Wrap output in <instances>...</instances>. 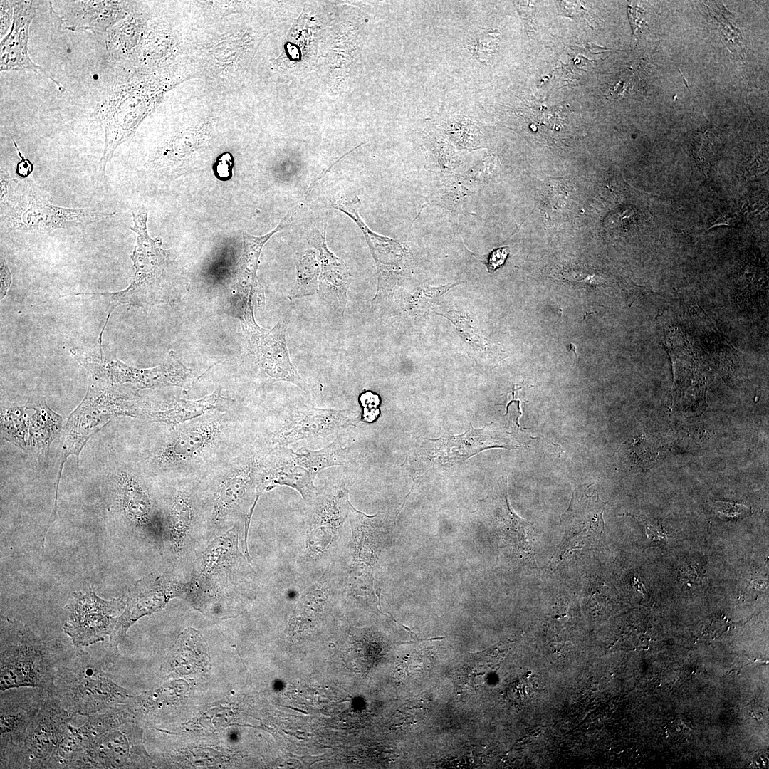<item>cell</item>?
Instances as JSON below:
<instances>
[{
  "label": "cell",
  "mask_w": 769,
  "mask_h": 769,
  "mask_svg": "<svg viewBox=\"0 0 769 769\" xmlns=\"http://www.w3.org/2000/svg\"><path fill=\"white\" fill-rule=\"evenodd\" d=\"M148 210L142 205L132 209L133 225L130 229L137 236V244L130 258L135 273L128 287L121 291L103 293L110 303V315L116 306L127 305L144 307L173 302L186 289V283L174 273L168 251L162 241L150 236L147 228Z\"/></svg>",
  "instance_id": "1"
},
{
  "label": "cell",
  "mask_w": 769,
  "mask_h": 769,
  "mask_svg": "<svg viewBox=\"0 0 769 769\" xmlns=\"http://www.w3.org/2000/svg\"><path fill=\"white\" fill-rule=\"evenodd\" d=\"M112 650L100 656L77 648L75 654L59 666L48 690L70 715L88 716L105 711L132 697L108 673L116 656Z\"/></svg>",
  "instance_id": "2"
},
{
  "label": "cell",
  "mask_w": 769,
  "mask_h": 769,
  "mask_svg": "<svg viewBox=\"0 0 769 769\" xmlns=\"http://www.w3.org/2000/svg\"><path fill=\"white\" fill-rule=\"evenodd\" d=\"M124 703L87 716L85 723L76 728L80 752L73 768H132L146 761L140 730Z\"/></svg>",
  "instance_id": "3"
},
{
  "label": "cell",
  "mask_w": 769,
  "mask_h": 769,
  "mask_svg": "<svg viewBox=\"0 0 769 769\" xmlns=\"http://www.w3.org/2000/svg\"><path fill=\"white\" fill-rule=\"evenodd\" d=\"M0 199L1 233L84 231L88 226L115 214L112 210L54 205L31 177L12 179L6 195Z\"/></svg>",
  "instance_id": "4"
},
{
  "label": "cell",
  "mask_w": 769,
  "mask_h": 769,
  "mask_svg": "<svg viewBox=\"0 0 769 769\" xmlns=\"http://www.w3.org/2000/svg\"><path fill=\"white\" fill-rule=\"evenodd\" d=\"M115 384L108 380L90 376L85 396L70 414L61 446L56 499L63 465L70 456L75 455L78 463L80 454L89 439L113 419L118 417L148 419L153 411L140 397Z\"/></svg>",
  "instance_id": "5"
},
{
  "label": "cell",
  "mask_w": 769,
  "mask_h": 769,
  "mask_svg": "<svg viewBox=\"0 0 769 769\" xmlns=\"http://www.w3.org/2000/svg\"><path fill=\"white\" fill-rule=\"evenodd\" d=\"M1 691L18 687L50 689L61 664L49 645L26 627L1 625Z\"/></svg>",
  "instance_id": "6"
},
{
  "label": "cell",
  "mask_w": 769,
  "mask_h": 769,
  "mask_svg": "<svg viewBox=\"0 0 769 769\" xmlns=\"http://www.w3.org/2000/svg\"><path fill=\"white\" fill-rule=\"evenodd\" d=\"M73 718L48 691L21 741L1 758V768H48Z\"/></svg>",
  "instance_id": "7"
},
{
  "label": "cell",
  "mask_w": 769,
  "mask_h": 769,
  "mask_svg": "<svg viewBox=\"0 0 769 769\" xmlns=\"http://www.w3.org/2000/svg\"><path fill=\"white\" fill-rule=\"evenodd\" d=\"M238 310L244 336L262 375L270 381L290 382L307 392L308 384L291 362L286 345L291 312L287 311L272 329L266 330L256 323L253 303Z\"/></svg>",
  "instance_id": "8"
},
{
  "label": "cell",
  "mask_w": 769,
  "mask_h": 769,
  "mask_svg": "<svg viewBox=\"0 0 769 769\" xmlns=\"http://www.w3.org/2000/svg\"><path fill=\"white\" fill-rule=\"evenodd\" d=\"M227 422L225 416H210L174 430L154 454L152 464L162 471H171L203 459L223 438Z\"/></svg>",
  "instance_id": "9"
},
{
  "label": "cell",
  "mask_w": 769,
  "mask_h": 769,
  "mask_svg": "<svg viewBox=\"0 0 769 769\" xmlns=\"http://www.w3.org/2000/svg\"><path fill=\"white\" fill-rule=\"evenodd\" d=\"M125 605L122 597L105 600L91 590L75 593L67 605L64 632L76 648L102 642L111 636Z\"/></svg>",
  "instance_id": "10"
},
{
  "label": "cell",
  "mask_w": 769,
  "mask_h": 769,
  "mask_svg": "<svg viewBox=\"0 0 769 769\" xmlns=\"http://www.w3.org/2000/svg\"><path fill=\"white\" fill-rule=\"evenodd\" d=\"M360 199L336 201L333 207L353 220L364 234L375 259L377 273V291L373 301L389 298L404 280L408 263V253L399 240L380 235L372 231L359 215Z\"/></svg>",
  "instance_id": "11"
},
{
  "label": "cell",
  "mask_w": 769,
  "mask_h": 769,
  "mask_svg": "<svg viewBox=\"0 0 769 769\" xmlns=\"http://www.w3.org/2000/svg\"><path fill=\"white\" fill-rule=\"evenodd\" d=\"M89 372L107 379L114 384L130 383L139 388L167 386L185 387L193 381L192 370L184 366L174 352H170L164 363L148 369L130 367L99 347V353L93 355Z\"/></svg>",
  "instance_id": "12"
},
{
  "label": "cell",
  "mask_w": 769,
  "mask_h": 769,
  "mask_svg": "<svg viewBox=\"0 0 769 769\" xmlns=\"http://www.w3.org/2000/svg\"><path fill=\"white\" fill-rule=\"evenodd\" d=\"M590 485L578 486L572 493L567 509L560 516L565 534L558 550L559 558L573 550L594 549L604 540L603 512L608 501H603Z\"/></svg>",
  "instance_id": "13"
},
{
  "label": "cell",
  "mask_w": 769,
  "mask_h": 769,
  "mask_svg": "<svg viewBox=\"0 0 769 769\" xmlns=\"http://www.w3.org/2000/svg\"><path fill=\"white\" fill-rule=\"evenodd\" d=\"M358 412L352 409L296 407L286 415L279 427L269 434L273 448L285 447L299 440H313L334 434L358 422Z\"/></svg>",
  "instance_id": "14"
},
{
  "label": "cell",
  "mask_w": 769,
  "mask_h": 769,
  "mask_svg": "<svg viewBox=\"0 0 769 769\" xmlns=\"http://www.w3.org/2000/svg\"><path fill=\"white\" fill-rule=\"evenodd\" d=\"M426 456L432 464H446L464 461L489 448L520 449L508 432L489 426L476 429L471 424L460 435L424 439Z\"/></svg>",
  "instance_id": "15"
},
{
  "label": "cell",
  "mask_w": 769,
  "mask_h": 769,
  "mask_svg": "<svg viewBox=\"0 0 769 769\" xmlns=\"http://www.w3.org/2000/svg\"><path fill=\"white\" fill-rule=\"evenodd\" d=\"M189 590V584L165 577H158L150 582H139L125 600L124 610L110 637V649L117 654L118 646L128 628L138 619L162 610L170 599Z\"/></svg>",
  "instance_id": "16"
},
{
  "label": "cell",
  "mask_w": 769,
  "mask_h": 769,
  "mask_svg": "<svg viewBox=\"0 0 769 769\" xmlns=\"http://www.w3.org/2000/svg\"><path fill=\"white\" fill-rule=\"evenodd\" d=\"M48 694V689L37 687H18L1 691V758L21 741L43 706Z\"/></svg>",
  "instance_id": "17"
},
{
  "label": "cell",
  "mask_w": 769,
  "mask_h": 769,
  "mask_svg": "<svg viewBox=\"0 0 769 769\" xmlns=\"http://www.w3.org/2000/svg\"><path fill=\"white\" fill-rule=\"evenodd\" d=\"M36 13L33 1H14L11 26L0 44V70H31L50 78L61 91L65 88L28 55V30Z\"/></svg>",
  "instance_id": "18"
},
{
  "label": "cell",
  "mask_w": 769,
  "mask_h": 769,
  "mask_svg": "<svg viewBox=\"0 0 769 769\" xmlns=\"http://www.w3.org/2000/svg\"><path fill=\"white\" fill-rule=\"evenodd\" d=\"M263 454L249 451L229 469L218 481L214 498L211 521L218 525L237 508L256 478Z\"/></svg>",
  "instance_id": "19"
},
{
  "label": "cell",
  "mask_w": 769,
  "mask_h": 769,
  "mask_svg": "<svg viewBox=\"0 0 769 769\" xmlns=\"http://www.w3.org/2000/svg\"><path fill=\"white\" fill-rule=\"evenodd\" d=\"M263 454L256 478V496L278 486H286L298 491L306 502L315 499L318 490L315 478L305 468L294 464L289 458L288 449L278 447Z\"/></svg>",
  "instance_id": "20"
},
{
  "label": "cell",
  "mask_w": 769,
  "mask_h": 769,
  "mask_svg": "<svg viewBox=\"0 0 769 769\" xmlns=\"http://www.w3.org/2000/svg\"><path fill=\"white\" fill-rule=\"evenodd\" d=\"M309 244L318 251L320 274L318 293L330 308L343 315L347 291L352 275L346 263L329 250L325 239V225L312 233Z\"/></svg>",
  "instance_id": "21"
},
{
  "label": "cell",
  "mask_w": 769,
  "mask_h": 769,
  "mask_svg": "<svg viewBox=\"0 0 769 769\" xmlns=\"http://www.w3.org/2000/svg\"><path fill=\"white\" fill-rule=\"evenodd\" d=\"M124 1H63L51 3V11L64 28L108 31L124 13Z\"/></svg>",
  "instance_id": "22"
},
{
  "label": "cell",
  "mask_w": 769,
  "mask_h": 769,
  "mask_svg": "<svg viewBox=\"0 0 769 769\" xmlns=\"http://www.w3.org/2000/svg\"><path fill=\"white\" fill-rule=\"evenodd\" d=\"M300 207L301 206L298 204L284 216L273 231L266 234L253 236L247 233L243 234V249L237 266L235 283L238 307L253 303V298L257 291V270L263 246L273 235L282 230L290 222L292 216Z\"/></svg>",
  "instance_id": "23"
},
{
  "label": "cell",
  "mask_w": 769,
  "mask_h": 769,
  "mask_svg": "<svg viewBox=\"0 0 769 769\" xmlns=\"http://www.w3.org/2000/svg\"><path fill=\"white\" fill-rule=\"evenodd\" d=\"M357 470L347 469V472L335 481L325 487L317 495L313 513L312 531L322 530L328 534L333 533L339 528L346 517H348L350 502L348 498V487L357 474Z\"/></svg>",
  "instance_id": "24"
},
{
  "label": "cell",
  "mask_w": 769,
  "mask_h": 769,
  "mask_svg": "<svg viewBox=\"0 0 769 769\" xmlns=\"http://www.w3.org/2000/svg\"><path fill=\"white\" fill-rule=\"evenodd\" d=\"M209 665L208 649L201 634L189 628L179 635L162 669L169 674H189L207 670Z\"/></svg>",
  "instance_id": "25"
},
{
  "label": "cell",
  "mask_w": 769,
  "mask_h": 769,
  "mask_svg": "<svg viewBox=\"0 0 769 769\" xmlns=\"http://www.w3.org/2000/svg\"><path fill=\"white\" fill-rule=\"evenodd\" d=\"M233 400L225 397L219 387L212 394L197 400L174 399L172 405L161 411H152L148 419L175 427L185 422L226 409Z\"/></svg>",
  "instance_id": "26"
},
{
  "label": "cell",
  "mask_w": 769,
  "mask_h": 769,
  "mask_svg": "<svg viewBox=\"0 0 769 769\" xmlns=\"http://www.w3.org/2000/svg\"><path fill=\"white\" fill-rule=\"evenodd\" d=\"M117 493L120 508L125 517L140 526L152 523V504L140 478L127 470L117 474Z\"/></svg>",
  "instance_id": "27"
},
{
  "label": "cell",
  "mask_w": 769,
  "mask_h": 769,
  "mask_svg": "<svg viewBox=\"0 0 769 769\" xmlns=\"http://www.w3.org/2000/svg\"><path fill=\"white\" fill-rule=\"evenodd\" d=\"M288 454L294 464L306 469L314 478L320 471L330 466H342L353 469L356 461L353 446L342 444L339 440L318 451L304 449L303 452H295L288 449Z\"/></svg>",
  "instance_id": "28"
},
{
  "label": "cell",
  "mask_w": 769,
  "mask_h": 769,
  "mask_svg": "<svg viewBox=\"0 0 769 769\" xmlns=\"http://www.w3.org/2000/svg\"><path fill=\"white\" fill-rule=\"evenodd\" d=\"M30 408L34 409V413L29 417L27 449L31 450L38 458H43L47 455L51 443L61 431L63 419L44 401Z\"/></svg>",
  "instance_id": "29"
},
{
  "label": "cell",
  "mask_w": 769,
  "mask_h": 769,
  "mask_svg": "<svg viewBox=\"0 0 769 769\" xmlns=\"http://www.w3.org/2000/svg\"><path fill=\"white\" fill-rule=\"evenodd\" d=\"M491 162L486 160L464 174L446 177L438 190L439 199L448 206H456L461 199L491 177Z\"/></svg>",
  "instance_id": "30"
},
{
  "label": "cell",
  "mask_w": 769,
  "mask_h": 769,
  "mask_svg": "<svg viewBox=\"0 0 769 769\" xmlns=\"http://www.w3.org/2000/svg\"><path fill=\"white\" fill-rule=\"evenodd\" d=\"M194 516L190 495L186 491H179L175 495L167 517V530L169 541L178 554L184 548L191 529Z\"/></svg>",
  "instance_id": "31"
},
{
  "label": "cell",
  "mask_w": 769,
  "mask_h": 769,
  "mask_svg": "<svg viewBox=\"0 0 769 769\" xmlns=\"http://www.w3.org/2000/svg\"><path fill=\"white\" fill-rule=\"evenodd\" d=\"M296 278L288 298L291 300L312 295L318 292L320 267L317 252L308 249L296 256Z\"/></svg>",
  "instance_id": "32"
},
{
  "label": "cell",
  "mask_w": 769,
  "mask_h": 769,
  "mask_svg": "<svg viewBox=\"0 0 769 769\" xmlns=\"http://www.w3.org/2000/svg\"><path fill=\"white\" fill-rule=\"evenodd\" d=\"M1 432L4 439L23 450L27 449L26 436L28 432L29 417L25 407L8 406L1 409Z\"/></svg>",
  "instance_id": "33"
},
{
  "label": "cell",
  "mask_w": 769,
  "mask_h": 769,
  "mask_svg": "<svg viewBox=\"0 0 769 769\" xmlns=\"http://www.w3.org/2000/svg\"><path fill=\"white\" fill-rule=\"evenodd\" d=\"M460 282L448 283L440 286H421L412 294L407 302V309L415 319L422 320L428 317L429 311L433 310L442 295Z\"/></svg>",
  "instance_id": "34"
},
{
  "label": "cell",
  "mask_w": 769,
  "mask_h": 769,
  "mask_svg": "<svg viewBox=\"0 0 769 769\" xmlns=\"http://www.w3.org/2000/svg\"><path fill=\"white\" fill-rule=\"evenodd\" d=\"M436 314L451 321L460 336L479 353L487 355L494 349V345L480 333L474 322L461 312L450 310L445 313H436Z\"/></svg>",
  "instance_id": "35"
},
{
  "label": "cell",
  "mask_w": 769,
  "mask_h": 769,
  "mask_svg": "<svg viewBox=\"0 0 769 769\" xmlns=\"http://www.w3.org/2000/svg\"><path fill=\"white\" fill-rule=\"evenodd\" d=\"M714 510L721 519H741L751 514V509L743 505L726 501H716Z\"/></svg>",
  "instance_id": "36"
},
{
  "label": "cell",
  "mask_w": 769,
  "mask_h": 769,
  "mask_svg": "<svg viewBox=\"0 0 769 769\" xmlns=\"http://www.w3.org/2000/svg\"><path fill=\"white\" fill-rule=\"evenodd\" d=\"M509 254L508 246H501L493 249L483 261L489 273H493L505 263Z\"/></svg>",
  "instance_id": "37"
},
{
  "label": "cell",
  "mask_w": 769,
  "mask_h": 769,
  "mask_svg": "<svg viewBox=\"0 0 769 769\" xmlns=\"http://www.w3.org/2000/svg\"><path fill=\"white\" fill-rule=\"evenodd\" d=\"M360 402L363 407V415L365 420L368 416L370 409L375 419L378 417L380 411L377 407L380 404V397L377 394L370 391L362 392L360 396Z\"/></svg>",
  "instance_id": "38"
},
{
  "label": "cell",
  "mask_w": 769,
  "mask_h": 769,
  "mask_svg": "<svg viewBox=\"0 0 769 769\" xmlns=\"http://www.w3.org/2000/svg\"><path fill=\"white\" fill-rule=\"evenodd\" d=\"M14 1H1V36L6 33L9 29L11 21L13 20Z\"/></svg>",
  "instance_id": "39"
},
{
  "label": "cell",
  "mask_w": 769,
  "mask_h": 769,
  "mask_svg": "<svg viewBox=\"0 0 769 769\" xmlns=\"http://www.w3.org/2000/svg\"><path fill=\"white\" fill-rule=\"evenodd\" d=\"M12 142H13L14 146L15 147V148H16V150L17 151L18 155L21 158L20 162L16 165V172L18 174V175L19 177H21V178H23V179L28 178V177L33 172V164L28 159H26L23 156V155L20 152L16 142L14 140H12Z\"/></svg>",
  "instance_id": "40"
},
{
  "label": "cell",
  "mask_w": 769,
  "mask_h": 769,
  "mask_svg": "<svg viewBox=\"0 0 769 769\" xmlns=\"http://www.w3.org/2000/svg\"><path fill=\"white\" fill-rule=\"evenodd\" d=\"M231 164L232 158L229 154H224L219 158L216 165V173L219 175V178L225 179L231 175Z\"/></svg>",
  "instance_id": "41"
},
{
  "label": "cell",
  "mask_w": 769,
  "mask_h": 769,
  "mask_svg": "<svg viewBox=\"0 0 769 769\" xmlns=\"http://www.w3.org/2000/svg\"><path fill=\"white\" fill-rule=\"evenodd\" d=\"M11 282V276L9 268L6 263L5 259L1 257V294H6L7 289L9 288Z\"/></svg>",
  "instance_id": "42"
},
{
  "label": "cell",
  "mask_w": 769,
  "mask_h": 769,
  "mask_svg": "<svg viewBox=\"0 0 769 769\" xmlns=\"http://www.w3.org/2000/svg\"><path fill=\"white\" fill-rule=\"evenodd\" d=\"M0 179V199H2L6 195L12 179L9 173L1 169Z\"/></svg>",
  "instance_id": "43"
}]
</instances>
